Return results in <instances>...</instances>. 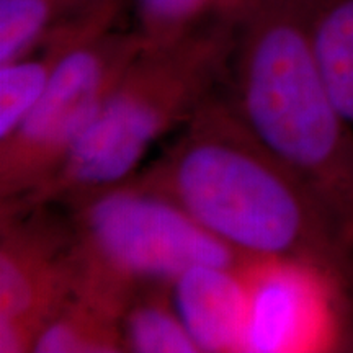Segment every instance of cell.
Listing matches in <instances>:
<instances>
[{
	"label": "cell",
	"mask_w": 353,
	"mask_h": 353,
	"mask_svg": "<svg viewBox=\"0 0 353 353\" xmlns=\"http://www.w3.org/2000/svg\"><path fill=\"white\" fill-rule=\"evenodd\" d=\"M128 3L131 0H0V64L69 26L123 13Z\"/></svg>",
	"instance_id": "30bf717a"
},
{
	"label": "cell",
	"mask_w": 353,
	"mask_h": 353,
	"mask_svg": "<svg viewBox=\"0 0 353 353\" xmlns=\"http://www.w3.org/2000/svg\"><path fill=\"white\" fill-rule=\"evenodd\" d=\"M76 283L69 216L56 205H0V353L34 339Z\"/></svg>",
	"instance_id": "8992f818"
},
{
	"label": "cell",
	"mask_w": 353,
	"mask_h": 353,
	"mask_svg": "<svg viewBox=\"0 0 353 353\" xmlns=\"http://www.w3.org/2000/svg\"><path fill=\"white\" fill-rule=\"evenodd\" d=\"M325 0H236L224 94L265 149L301 180L353 250V130L312 43Z\"/></svg>",
	"instance_id": "7a4b0ae2"
},
{
	"label": "cell",
	"mask_w": 353,
	"mask_h": 353,
	"mask_svg": "<svg viewBox=\"0 0 353 353\" xmlns=\"http://www.w3.org/2000/svg\"><path fill=\"white\" fill-rule=\"evenodd\" d=\"M350 290L314 265H254L242 352H312L342 345Z\"/></svg>",
	"instance_id": "52a82bcc"
},
{
	"label": "cell",
	"mask_w": 353,
	"mask_h": 353,
	"mask_svg": "<svg viewBox=\"0 0 353 353\" xmlns=\"http://www.w3.org/2000/svg\"><path fill=\"white\" fill-rule=\"evenodd\" d=\"M120 13H108L61 30L26 54L0 64V141L19 128L46 90L61 63L81 44L117 28Z\"/></svg>",
	"instance_id": "9c48e42d"
},
{
	"label": "cell",
	"mask_w": 353,
	"mask_h": 353,
	"mask_svg": "<svg viewBox=\"0 0 353 353\" xmlns=\"http://www.w3.org/2000/svg\"><path fill=\"white\" fill-rule=\"evenodd\" d=\"M250 265H314L353 286V250L319 201L234 112L224 87L132 175Z\"/></svg>",
	"instance_id": "6da1fadb"
},
{
	"label": "cell",
	"mask_w": 353,
	"mask_h": 353,
	"mask_svg": "<svg viewBox=\"0 0 353 353\" xmlns=\"http://www.w3.org/2000/svg\"><path fill=\"white\" fill-rule=\"evenodd\" d=\"M232 46L231 10L174 41L144 46L64 164L33 195L13 203L68 206L131 179L154 145L224 87Z\"/></svg>",
	"instance_id": "3957f363"
},
{
	"label": "cell",
	"mask_w": 353,
	"mask_h": 353,
	"mask_svg": "<svg viewBox=\"0 0 353 353\" xmlns=\"http://www.w3.org/2000/svg\"><path fill=\"white\" fill-rule=\"evenodd\" d=\"M120 319L112 309L72 290L44 321L33 353H121Z\"/></svg>",
	"instance_id": "8fae6325"
},
{
	"label": "cell",
	"mask_w": 353,
	"mask_h": 353,
	"mask_svg": "<svg viewBox=\"0 0 353 353\" xmlns=\"http://www.w3.org/2000/svg\"><path fill=\"white\" fill-rule=\"evenodd\" d=\"M312 43L329 94L353 130V0L322 3Z\"/></svg>",
	"instance_id": "4fadbf2b"
},
{
	"label": "cell",
	"mask_w": 353,
	"mask_h": 353,
	"mask_svg": "<svg viewBox=\"0 0 353 353\" xmlns=\"http://www.w3.org/2000/svg\"><path fill=\"white\" fill-rule=\"evenodd\" d=\"M236 0H131L134 30L145 46L170 43L228 12Z\"/></svg>",
	"instance_id": "5bb4252c"
},
{
	"label": "cell",
	"mask_w": 353,
	"mask_h": 353,
	"mask_svg": "<svg viewBox=\"0 0 353 353\" xmlns=\"http://www.w3.org/2000/svg\"><path fill=\"white\" fill-rule=\"evenodd\" d=\"M144 46L134 28L117 26L68 54L28 117L0 143V203L33 195L56 174Z\"/></svg>",
	"instance_id": "5b68a950"
},
{
	"label": "cell",
	"mask_w": 353,
	"mask_h": 353,
	"mask_svg": "<svg viewBox=\"0 0 353 353\" xmlns=\"http://www.w3.org/2000/svg\"><path fill=\"white\" fill-rule=\"evenodd\" d=\"M250 268L195 265L172 281V298L201 352H242Z\"/></svg>",
	"instance_id": "ba28073f"
},
{
	"label": "cell",
	"mask_w": 353,
	"mask_h": 353,
	"mask_svg": "<svg viewBox=\"0 0 353 353\" xmlns=\"http://www.w3.org/2000/svg\"><path fill=\"white\" fill-rule=\"evenodd\" d=\"M125 352L200 353L172 298L170 285L139 290L121 314Z\"/></svg>",
	"instance_id": "7c38bea8"
},
{
	"label": "cell",
	"mask_w": 353,
	"mask_h": 353,
	"mask_svg": "<svg viewBox=\"0 0 353 353\" xmlns=\"http://www.w3.org/2000/svg\"><path fill=\"white\" fill-rule=\"evenodd\" d=\"M61 208L72 228L74 291L120 317L139 290L172 285L195 265L254 267L132 176Z\"/></svg>",
	"instance_id": "277c9868"
}]
</instances>
